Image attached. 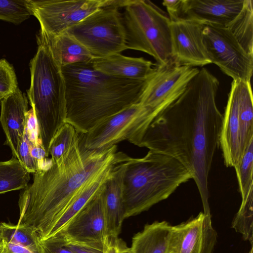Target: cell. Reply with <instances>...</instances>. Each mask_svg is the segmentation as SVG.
<instances>
[{
  "instance_id": "27",
  "label": "cell",
  "mask_w": 253,
  "mask_h": 253,
  "mask_svg": "<svg viewBox=\"0 0 253 253\" xmlns=\"http://www.w3.org/2000/svg\"><path fill=\"white\" fill-rule=\"evenodd\" d=\"M79 133L68 123H64L53 138L49 148V155L53 162L59 161L70 147Z\"/></svg>"
},
{
  "instance_id": "30",
  "label": "cell",
  "mask_w": 253,
  "mask_h": 253,
  "mask_svg": "<svg viewBox=\"0 0 253 253\" xmlns=\"http://www.w3.org/2000/svg\"><path fill=\"white\" fill-rule=\"evenodd\" d=\"M29 133L25 128L23 136L18 147V160L28 172L35 173L38 169V162L31 155Z\"/></svg>"
},
{
  "instance_id": "20",
  "label": "cell",
  "mask_w": 253,
  "mask_h": 253,
  "mask_svg": "<svg viewBox=\"0 0 253 253\" xmlns=\"http://www.w3.org/2000/svg\"><path fill=\"white\" fill-rule=\"evenodd\" d=\"M172 226L165 221L146 224L132 238L131 253H167Z\"/></svg>"
},
{
  "instance_id": "24",
  "label": "cell",
  "mask_w": 253,
  "mask_h": 253,
  "mask_svg": "<svg viewBox=\"0 0 253 253\" xmlns=\"http://www.w3.org/2000/svg\"><path fill=\"white\" fill-rule=\"evenodd\" d=\"M0 235L4 241L22 246L36 253H39V237L28 226L1 222L0 223Z\"/></svg>"
},
{
  "instance_id": "22",
  "label": "cell",
  "mask_w": 253,
  "mask_h": 253,
  "mask_svg": "<svg viewBox=\"0 0 253 253\" xmlns=\"http://www.w3.org/2000/svg\"><path fill=\"white\" fill-rule=\"evenodd\" d=\"M30 179V173L15 158L0 162V194L25 189Z\"/></svg>"
},
{
  "instance_id": "15",
  "label": "cell",
  "mask_w": 253,
  "mask_h": 253,
  "mask_svg": "<svg viewBox=\"0 0 253 253\" xmlns=\"http://www.w3.org/2000/svg\"><path fill=\"white\" fill-rule=\"evenodd\" d=\"M217 234L213 228L210 211L172 226L167 253H212Z\"/></svg>"
},
{
  "instance_id": "19",
  "label": "cell",
  "mask_w": 253,
  "mask_h": 253,
  "mask_svg": "<svg viewBox=\"0 0 253 253\" xmlns=\"http://www.w3.org/2000/svg\"><path fill=\"white\" fill-rule=\"evenodd\" d=\"M91 62L94 68L101 73L132 80H148L156 69L155 64L143 57H128L121 53L93 58Z\"/></svg>"
},
{
  "instance_id": "21",
  "label": "cell",
  "mask_w": 253,
  "mask_h": 253,
  "mask_svg": "<svg viewBox=\"0 0 253 253\" xmlns=\"http://www.w3.org/2000/svg\"><path fill=\"white\" fill-rule=\"evenodd\" d=\"M43 35L55 60L61 67L91 61L93 57L80 42L66 31L55 37Z\"/></svg>"
},
{
  "instance_id": "3",
  "label": "cell",
  "mask_w": 253,
  "mask_h": 253,
  "mask_svg": "<svg viewBox=\"0 0 253 253\" xmlns=\"http://www.w3.org/2000/svg\"><path fill=\"white\" fill-rule=\"evenodd\" d=\"M91 61L61 67L66 85L65 123L81 134L105 118L139 102L149 80L108 75L95 69Z\"/></svg>"
},
{
  "instance_id": "6",
  "label": "cell",
  "mask_w": 253,
  "mask_h": 253,
  "mask_svg": "<svg viewBox=\"0 0 253 253\" xmlns=\"http://www.w3.org/2000/svg\"><path fill=\"white\" fill-rule=\"evenodd\" d=\"M124 9L127 49L149 54L158 65L173 63L170 21L166 13L148 0H128Z\"/></svg>"
},
{
  "instance_id": "2",
  "label": "cell",
  "mask_w": 253,
  "mask_h": 253,
  "mask_svg": "<svg viewBox=\"0 0 253 253\" xmlns=\"http://www.w3.org/2000/svg\"><path fill=\"white\" fill-rule=\"evenodd\" d=\"M117 150V145L104 150L86 149L78 133L59 161L46 158L38 163L32 183L20 195L17 224L30 227L40 241L46 240L83 186L116 160Z\"/></svg>"
},
{
  "instance_id": "34",
  "label": "cell",
  "mask_w": 253,
  "mask_h": 253,
  "mask_svg": "<svg viewBox=\"0 0 253 253\" xmlns=\"http://www.w3.org/2000/svg\"><path fill=\"white\" fill-rule=\"evenodd\" d=\"M2 253H36L30 249L21 245L7 242L2 240Z\"/></svg>"
},
{
  "instance_id": "9",
  "label": "cell",
  "mask_w": 253,
  "mask_h": 253,
  "mask_svg": "<svg viewBox=\"0 0 253 253\" xmlns=\"http://www.w3.org/2000/svg\"><path fill=\"white\" fill-rule=\"evenodd\" d=\"M156 117L150 109L138 102L101 121L82 134L81 141L84 148L89 150H106L126 140L139 146Z\"/></svg>"
},
{
  "instance_id": "17",
  "label": "cell",
  "mask_w": 253,
  "mask_h": 253,
  "mask_svg": "<svg viewBox=\"0 0 253 253\" xmlns=\"http://www.w3.org/2000/svg\"><path fill=\"white\" fill-rule=\"evenodd\" d=\"M127 156L124 153L104 188L103 205L108 239H118L125 219L123 204L124 177Z\"/></svg>"
},
{
  "instance_id": "8",
  "label": "cell",
  "mask_w": 253,
  "mask_h": 253,
  "mask_svg": "<svg viewBox=\"0 0 253 253\" xmlns=\"http://www.w3.org/2000/svg\"><path fill=\"white\" fill-rule=\"evenodd\" d=\"M94 58L121 53L127 49L125 29L119 8H101L66 31Z\"/></svg>"
},
{
  "instance_id": "25",
  "label": "cell",
  "mask_w": 253,
  "mask_h": 253,
  "mask_svg": "<svg viewBox=\"0 0 253 253\" xmlns=\"http://www.w3.org/2000/svg\"><path fill=\"white\" fill-rule=\"evenodd\" d=\"M253 186L247 198L242 201L239 210L233 220L232 226L242 234L244 240L253 243Z\"/></svg>"
},
{
  "instance_id": "4",
  "label": "cell",
  "mask_w": 253,
  "mask_h": 253,
  "mask_svg": "<svg viewBox=\"0 0 253 253\" xmlns=\"http://www.w3.org/2000/svg\"><path fill=\"white\" fill-rule=\"evenodd\" d=\"M191 179L189 170L169 155L149 150L142 158L127 156L124 177L125 218L147 211Z\"/></svg>"
},
{
  "instance_id": "12",
  "label": "cell",
  "mask_w": 253,
  "mask_h": 253,
  "mask_svg": "<svg viewBox=\"0 0 253 253\" xmlns=\"http://www.w3.org/2000/svg\"><path fill=\"white\" fill-rule=\"evenodd\" d=\"M199 70L173 63L158 64L148 80L139 103L157 116L181 96Z\"/></svg>"
},
{
  "instance_id": "37",
  "label": "cell",
  "mask_w": 253,
  "mask_h": 253,
  "mask_svg": "<svg viewBox=\"0 0 253 253\" xmlns=\"http://www.w3.org/2000/svg\"><path fill=\"white\" fill-rule=\"evenodd\" d=\"M3 245L2 242L1 238H0V253H2Z\"/></svg>"
},
{
  "instance_id": "14",
  "label": "cell",
  "mask_w": 253,
  "mask_h": 253,
  "mask_svg": "<svg viewBox=\"0 0 253 253\" xmlns=\"http://www.w3.org/2000/svg\"><path fill=\"white\" fill-rule=\"evenodd\" d=\"M204 26L184 19L170 21L171 58L174 64L196 67L211 64L203 42Z\"/></svg>"
},
{
  "instance_id": "39",
  "label": "cell",
  "mask_w": 253,
  "mask_h": 253,
  "mask_svg": "<svg viewBox=\"0 0 253 253\" xmlns=\"http://www.w3.org/2000/svg\"><path fill=\"white\" fill-rule=\"evenodd\" d=\"M3 98V97L2 95H0V101H1V99H2Z\"/></svg>"
},
{
  "instance_id": "7",
  "label": "cell",
  "mask_w": 253,
  "mask_h": 253,
  "mask_svg": "<svg viewBox=\"0 0 253 253\" xmlns=\"http://www.w3.org/2000/svg\"><path fill=\"white\" fill-rule=\"evenodd\" d=\"M253 139V99L251 82L231 83L219 137L224 163L234 167Z\"/></svg>"
},
{
  "instance_id": "5",
  "label": "cell",
  "mask_w": 253,
  "mask_h": 253,
  "mask_svg": "<svg viewBox=\"0 0 253 253\" xmlns=\"http://www.w3.org/2000/svg\"><path fill=\"white\" fill-rule=\"evenodd\" d=\"M37 42V52L30 63L31 82L27 96L37 121L39 137L48 157L53 138L65 123L66 85L61 67L40 32Z\"/></svg>"
},
{
  "instance_id": "1",
  "label": "cell",
  "mask_w": 253,
  "mask_h": 253,
  "mask_svg": "<svg viewBox=\"0 0 253 253\" xmlns=\"http://www.w3.org/2000/svg\"><path fill=\"white\" fill-rule=\"evenodd\" d=\"M219 84L208 70L200 69L181 96L152 121L139 146L171 156L187 168L204 209H210L209 175L223 120L215 101Z\"/></svg>"
},
{
  "instance_id": "11",
  "label": "cell",
  "mask_w": 253,
  "mask_h": 253,
  "mask_svg": "<svg viewBox=\"0 0 253 253\" xmlns=\"http://www.w3.org/2000/svg\"><path fill=\"white\" fill-rule=\"evenodd\" d=\"M203 37L211 63L233 80L251 82L253 56L245 50L228 28L205 25Z\"/></svg>"
},
{
  "instance_id": "31",
  "label": "cell",
  "mask_w": 253,
  "mask_h": 253,
  "mask_svg": "<svg viewBox=\"0 0 253 253\" xmlns=\"http://www.w3.org/2000/svg\"><path fill=\"white\" fill-rule=\"evenodd\" d=\"M39 253H74L63 243L62 238L54 236L39 243Z\"/></svg>"
},
{
  "instance_id": "18",
  "label": "cell",
  "mask_w": 253,
  "mask_h": 253,
  "mask_svg": "<svg viewBox=\"0 0 253 253\" xmlns=\"http://www.w3.org/2000/svg\"><path fill=\"white\" fill-rule=\"evenodd\" d=\"M28 99L18 87L1 100L0 122L6 136L5 143L12 157L18 160V147L27 124Z\"/></svg>"
},
{
  "instance_id": "26",
  "label": "cell",
  "mask_w": 253,
  "mask_h": 253,
  "mask_svg": "<svg viewBox=\"0 0 253 253\" xmlns=\"http://www.w3.org/2000/svg\"><path fill=\"white\" fill-rule=\"evenodd\" d=\"M242 201L247 197L253 186V139L247 145L243 155L237 165L234 167Z\"/></svg>"
},
{
  "instance_id": "32",
  "label": "cell",
  "mask_w": 253,
  "mask_h": 253,
  "mask_svg": "<svg viewBox=\"0 0 253 253\" xmlns=\"http://www.w3.org/2000/svg\"><path fill=\"white\" fill-rule=\"evenodd\" d=\"M62 239L64 244L74 253H105L108 246V245L106 246H95L87 244L69 242L64 240L62 238Z\"/></svg>"
},
{
  "instance_id": "13",
  "label": "cell",
  "mask_w": 253,
  "mask_h": 253,
  "mask_svg": "<svg viewBox=\"0 0 253 253\" xmlns=\"http://www.w3.org/2000/svg\"><path fill=\"white\" fill-rule=\"evenodd\" d=\"M104 186L54 236H59L69 242L99 246H107L109 239L107 235L103 205Z\"/></svg>"
},
{
  "instance_id": "23",
  "label": "cell",
  "mask_w": 253,
  "mask_h": 253,
  "mask_svg": "<svg viewBox=\"0 0 253 253\" xmlns=\"http://www.w3.org/2000/svg\"><path fill=\"white\" fill-rule=\"evenodd\" d=\"M253 1L246 0L243 9L228 28L239 43L253 56Z\"/></svg>"
},
{
  "instance_id": "40",
  "label": "cell",
  "mask_w": 253,
  "mask_h": 253,
  "mask_svg": "<svg viewBox=\"0 0 253 253\" xmlns=\"http://www.w3.org/2000/svg\"><path fill=\"white\" fill-rule=\"evenodd\" d=\"M0 238H1V237H0Z\"/></svg>"
},
{
  "instance_id": "33",
  "label": "cell",
  "mask_w": 253,
  "mask_h": 253,
  "mask_svg": "<svg viewBox=\"0 0 253 253\" xmlns=\"http://www.w3.org/2000/svg\"><path fill=\"white\" fill-rule=\"evenodd\" d=\"M182 0H165L163 4L168 11L170 21H174L180 19Z\"/></svg>"
},
{
  "instance_id": "29",
  "label": "cell",
  "mask_w": 253,
  "mask_h": 253,
  "mask_svg": "<svg viewBox=\"0 0 253 253\" xmlns=\"http://www.w3.org/2000/svg\"><path fill=\"white\" fill-rule=\"evenodd\" d=\"M18 88L16 75L13 67L4 59H0V95L3 97Z\"/></svg>"
},
{
  "instance_id": "16",
  "label": "cell",
  "mask_w": 253,
  "mask_h": 253,
  "mask_svg": "<svg viewBox=\"0 0 253 253\" xmlns=\"http://www.w3.org/2000/svg\"><path fill=\"white\" fill-rule=\"evenodd\" d=\"M246 0H182L180 19L204 25L228 27L244 8Z\"/></svg>"
},
{
  "instance_id": "35",
  "label": "cell",
  "mask_w": 253,
  "mask_h": 253,
  "mask_svg": "<svg viewBox=\"0 0 253 253\" xmlns=\"http://www.w3.org/2000/svg\"><path fill=\"white\" fill-rule=\"evenodd\" d=\"M116 243L118 248V253H131L130 248L127 247L123 241L117 239Z\"/></svg>"
},
{
  "instance_id": "38",
  "label": "cell",
  "mask_w": 253,
  "mask_h": 253,
  "mask_svg": "<svg viewBox=\"0 0 253 253\" xmlns=\"http://www.w3.org/2000/svg\"><path fill=\"white\" fill-rule=\"evenodd\" d=\"M248 253H253V247H252L251 250L249 251Z\"/></svg>"
},
{
  "instance_id": "36",
  "label": "cell",
  "mask_w": 253,
  "mask_h": 253,
  "mask_svg": "<svg viewBox=\"0 0 253 253\" xmlns=\"http://www.w3.org/2000/svg\"><path fill=\"white\" fill-rule=\"evenodd\" d=\"M117 239H109L108 245L105 253H118Z\"/></svg>"
},
{
  "instance_id": "10",
  "label": "cell",
  "mask_w": 253,
  "mask_h": 253,
  "mask_svg": "<svg viewBox=\"0 0 253 253\" xmlns=\"http://www.w3.org/2000/svg\"><path fill=\"white\" fill-rule=\"evenodd\" d=\"M111 0H26L31 15L39 21L40 32L58 36L88 15L110 6Z\"/></svg>"
},
{
  "instance_id": "28",
  "label": "cell",
  "mask_w": 253,
  "mask_h": 253,
  "mask_svg": "<svg viewBox=\"0 0 253 253\" xmlns=\"http://www.w3.org/2000/svg\"><path fill=\"white\" fill-rule=\"evenodd\" d=\"M31 15L26 0H0V20L18 24Z\"/></svg>"
}]
</instances>
